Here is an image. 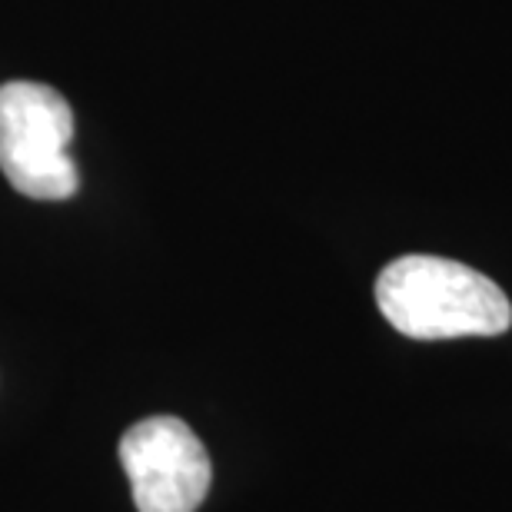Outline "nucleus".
<instances>
[{"label": "nucleus", "instance_id": "f257e3e1", "mask_svg": "<svg viewBox=\"0 0 512 512\" xmlns=\"http://www.w3.org/2000/svg\"><path fill=\"white\" fill-rule=\"evenodd\" d=\"M376 306L409 340L499 336L512 326V303L499 283L443 256H399L376 280Z\"/></svg>", "mask_w": 512, "mask_h": 512}, {"label": "nucleus", "instance_id": "f03ea898", "mask_svg": "<svg viewBox=\"0 0 512 512\" xmlns=\"http://www.w3.org/2000/svg\"><path fill=\"white\" fill-rule=\"evenodd\" d=\"M74 114L64 94L37 80L0 87V170L30 200H67L77 193L70 160Z\"/></svg>", "mask_w": 512, "mask_h": 512}, {"label": "nucleus", "instance_id": "7ed1b4c3", "mask_svg": "<svg viewBox=\"0 0 512 512\" xmlns=\"http://www.w3.org/2000/svg\"><path fill=\"white\" fill-rule=\"evenodd\" d=\"M120 463L140 512H197L210 493V456L183 419L133 423L120 439Z\"/></svg>", "mask_w": 512, "mask_h": 512}]
</instances>
